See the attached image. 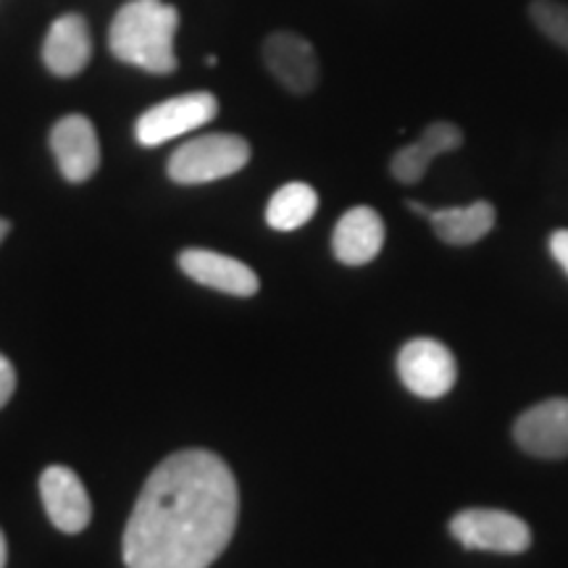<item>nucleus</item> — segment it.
<instances>
[{
  "label": "nucleus",
  "mask_w": 568,
  "mask_h": 568,
  "mask_svg": "<svg viewBox=\"0 0 568 568\" xmlns=\"http://www.w3.org/2000/svg\"><path fill=\"white\" fill-rule=\"evenodd\" d=\"M529 17L545 38L568 51V6L560 0H535L529 6Z\"/></svg>",
  "instance_id": "nucleus-17"
},
{
  "label": "nucleus",
  "mask_w": 568,
  "mask_h": 568,
  "mask_svg": "<svg viewBox=\"0 0 568 568\" xmlns=\"http://www.w3.org/2000/svg\"><path fill=\"white\" fill-rule=\"evenodd\" d=\"M216 113L219 101L211 92H187V95L169 98L142 113L134 124V138L145 148L163 145V142L211 124Z\"/></svg>",
  "instance_id": "nucleus-5"
},
{
  "label": "nucleus",
  "mask_w": 568,
  "mask_h": 568,
  "mask_svg": "<svg viewBox=\"0 0 568 568\" xmlns=\"http://www.w3.org/2000/svg\"><path fill=\"white\" fill-rule=\"evenodd\" d=\"M240 493L216 453L180 450L145 481L124 531L126 568H209L232 542Z\"/></svg>",
  "instance_id": "nucleus-1"
},
{
  "label": "nucleus",
  "mask_w": 568,
  "mask_h": 568,
  "mask_svg": "<svg viewBox=\"0 0 568 568\" xmlns=\"http://www.w3.org/2000/svg\"><path fill=\"white\" fill-rule=\"evenodd\" d=\"M385 247V222L368 205H355L339 219L332 234V251L345 266H364Z\"/></svg>",
  "instance_id": "nucleus-13"
},
{
  "label": "nucleus",
  "mask_w": 568,
  "mask_h": 568,
  "mask_svg": "<svg viewBox=\"0 0 568 568\" xmlns=\"http://www.w3.org/2000/svg\"><path fill=\"white\" fill-rule=\"evenodd\" d=\"M40 495L55 529L77 535L90 524L92 506L82 479L69 466H51L40 477Z\"/></svg>",
  "instance_id": "nucleus-10"
},
{
  "label": "nucleus",
  "mask_w": 568,
  "mask_h": 568,
  "mask_svg": "<svg viewBox=\"0 0 568 568\" xmlns=\"http://www.w3.org/2000/svg\"><path fill=\"white\" fill-rule=\"evenodd\" d=\"M450 535L468 550L518 556L529 550L531 529L527 521L497 508H466L450 518Z\"/></svg>",
  "instance_id": "nucleus-4"
},
{
  "label": "nucleus",
  "mask_w": 568,
  "mask_h": 568,
  "mask_svg": "<svg viewBox=\"0 0 568 568\" xmlns=\"http://www.w3.org/2000/svg\"><path fill=\"white\" fill-rule=\"evenodd\" d=\"M13 389H17V372H13L11 361L0 353V408L11 400Z\"/></svg>",
  "instance_id": "nucleus-18"
},
{
  "label": "nucleus",
  "mask_w": 568,
  "mask_h": 568,
  "mask_svg": "<svg viewBox=\"0 0 568 568\" xmlns=\"http://www.w3.org/2000/svg\"><path fill=\"white\" fill-rule=\"evenodd\" d=\"M464 145V132L458 130L456 124L450 122H435L429 124L422 132V138L410 145L400 148L393 155V176L403 184H416L422 182L426 172H429V163L437 159V155L456 151V148Z\"/></svg>",
  "instance_id": "nucleus-14"
},
{
  "label": "nucleus",
  "mask_w": 568,
  "mask_h": 568,
  "mask_svg": "<svg viewBox=\"0 0 568 568\" xmlns=\"http://www.w3.org/2000/svg\"><path fill=\"white\" fill-rule=\"evenodd\" d=\"M251 161V145L237 134H203L184 142L169 159V176L176 184H205L237 174Z\"/></svg>",
  "instance_id": "nucleus-3"
},
{
  "label": "nucleus",
  "mask_w": 568,
  "mask_h": 568,
  "mask_svg": "<svg viewBox=\"0 0 568 568\" xmlns=\"http://www.w3.org/2000/svg\"><path fill=\"white\" fill-rule=\"evenodd\" d=\"M432 222V230L447 245H474L481 237H487L495 226V205L487 201H477L471 205H453V209L429 211L426 216Z\"/></svg>",
  "instance_id": "nucleus-15"
},
{
  "label": "nucleus",
  "mask_w": 568,
  "mask_h": 568,
  "mask_svg": "<svg viewBox=\"0 0 568 568\" xmlns=\"http://www.w3.org/2000/svg\"><path fill=\"white\" fill-rule=\"evenodd\" d=\"M318 195L311 184L290 182L276 190L266 205V224L276 232H295L314 219Z\"/></svg>",
  "instance_id": "nucleus-16"
},
{
  "label": "nucleus",
  "mask_w": 568,
  "mask_h": 568,
  "mask_svg": "<svg viewBox=\"0 0 568 568\" xmlns=\"http://www.w3.org/2000/svg\"><path fill=\"white\" fill-rule=\"evenodd\" d=\"M9 230H11V224L6 222V219H0V243H3V240H6V234H9Z\"/></svg>",
  "instance_id": "nucleus-21"
},
{
  "label": "nucleus",
  "mask_w": 568,
  "mask_h": 568,
  "mask_svg": "<svg viewBox=\"0 0 568 568\" xmlns=\"http://www.w3.org/2000/svg\"><path fill=\"white\" fill-rule=\"evenodd\" d=\"M6 558H9V548H6V537L0 531V568H6Z\"/></svg>",
  "instance_id": "nucleus-20"
},
{
  "label": "nucleus",
  "mask_w": 568,
  "mask_h": 568,
  "mask_svg": "<svg viewBox=\"0 0 568 568\" xmlns=\"http://www.w3.org/2000/svg\"><path fill=\"white\" fill-rule=\"evenodd\" d=\"M397 374L403 385L418 397L437 400L456 385V358L443 343L429 337L410 339L397 355Z\"/></svg>",
  "instance_id": "nucleus-6"
},
{
  "label": "nucleus",
  "mask_w": 568,
  "mask_h": 568,
  "mask_svg": "<svg viewBox=\"0 0 568 568\" xmlns=\"http://www.w3.org/2000/svg\"><path fill=\"white\" fill-rule=\"evenodd\" d=\"M180 268L190 280L203 284V287L219 290V293L234 297H251L258 293V276L251 266L232 258V255L190 247V251L180 253Z\"/></svg>",
  "instance_id": "nucleus-11"
},
{
  "label": "nucleus",
  "mask_w": 568,
  "mask_h": 568,
  "mask_svg": "<svg viewBox=\"0 0 568 568\" xmlns=\"http://www.w3.org/2000/svg\"><path fill=\"white\" fill-rule=\"evenodd\" d=\"M266 69L284 90L305 95L318 84V59L314 45L295 32H274L264 42Z\"/></svg>",
  "instance_id": "nucleus-8"
},
{
  "label": "nucleus",
  "mask_w": 568,
  "mask_h": 568,
  "mask_svg": "<svg viewBox=\"0 0 568 568\" xmlns=\"http://www.w3.org/2000/svg\"><path fill=\"white\" fill-rule=\"evenodd\" d=\"M516 443L537 458H566L568 456V400L537 403L527 414L518 416L514 426Z\"/></svg>",
  "instance_id": "nucleus-9"
},
{
  "label": "nucleus",
  "mask_w": 568,
  "mask_h": 568,
  "mask_svg": "<svg viewBox=\"0 0 568 568\" xmlns=\"http://www.w3.org/2000/svg\"><path fill=\"white\" fill-rule=\"evenodd\" d=\"M51 151L61 174L74 184L88 182L101 166V145H98L95 126L80 113H71V116L55 122L51 132Z\"/></svg>",
  "instance_id": "nucleus-7"
},
{
  "label": "nucleus",
  "mask_w": 568,
  "mask_h": 568,
  "mask_svg": "<svg viewBox=\"0 0 568 568\" xmlns=\"http://www.w3.org/2000/svg\"><path fill=\"white\" fill-rule=\"evenodd\" d=\"M180 30V11L163 0H130L111 21L109 48L122 63L148 74L176 71L174 38Z\"/></svg>",
  "instance_id": "nucleus-2"
},
{
  "label": "nucleus",
  "mask_w": 568,
  "mask_h": 568,
  "mask_svg": "<svg viewBox=\"0 0 568 568\" xmlns=\"http://www.w3.org/2000/svg\"><path fill=\"white\" fill-rule=\"evenodd\" d=\"M550 253L558 261V266L568 274V230H556L550 237Z\"/></svg>",
  "instance_id": "nucleus-19"
},
{
  "label": "nucleus",
  "mask_w": 568,
  "mask_h": 568,
  "mask_svg": "<svg viewBox=\"0 0 568 568\" xmlns=\"http://www.w3.org/2000/svg\"><path fill=\"white\" fill-rule=\"evenodd\" d=\"M92 55V38L88 19L67 13L51 24L42 42V63L55 77H77L88 69Z\"/></svg>",
  "instance_id": "nucleus-12"
}]
</instances>
